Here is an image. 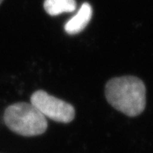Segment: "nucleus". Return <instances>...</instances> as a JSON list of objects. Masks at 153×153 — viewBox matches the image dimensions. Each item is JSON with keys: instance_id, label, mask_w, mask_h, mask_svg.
Masks as SVG:
<instances>
[{"instance_id": "nucleus-6", "label": "nucleus", "mask_w": 153, "mask_h": 153, "mask_svg": "<svg viewBox=\"0 0 153 153\" xmlns=\"http://www.w3.org/2000/svg\"><path fill=\"white\" fill-rule=\"evenodd\" d=\"M2 1H3V0H0V4H1V3H2Z\"/></svg>"}, {"instance_id": "nucleus-4", "label": "nucleus", "mask_w": 153, "mask_h": 153, "mask_svg": "<svg viewBox=\"0 0 153 153\" xmlns=\"http://www.w3.org/2000/svg\"><path fill=\"white\" fill-rule=\"evenodd\" d=\"M92 17V7L88 2H84L76 14L65 24L64 29L69 34L81 32Z\"/></svg>"}, {"instance_id": "nucleus-5", "label": "nucleus", "mask_w": 153, "mask_h": 153, "mask_svg": "<svg viewBox=\"0 0 153 153\" xmlns=\"http://www.w3.org/2000/svg\"><path fill=\"white\" fill-rule=\"evenodd\" d=\"M44 9L50 16H58L63 13L74 12L76 8V0H45Z\"/></svg>"}, {"instance_id": "nucleus-2", "label": "nucleus", "mask_w": 153, "mask_h": 153, "mask_svg": "<svg viewBox=\"0 0 153 153\" xmlns=\"http://www.w3.org/2000/svg\"><path fill=\"white\" fill-rule=\"evenodd\" d=\"M3 119L10 131L24 137L42 134L48 127L46 118L31 103L10 105L5 111Z\"/></svg>"}, {"instance_id": "nucleus-1", "label": "nucleus", "mask_w": 153, "mask_h": 153, "mask_svg": "<svg viewBox=\"0 0 153 153\" xmlns=\"http://www.w3.org/2000/svg\"><path fill=\"white\" fill-rule=\"evenodd\" d=\"M105 95L108 102L114 109L128 117H137L145 110L146 88L137 76L112 78L105 85Z\"/></svg>"}, {"instance_id": "nucleus-3", "label": "nucleus", "mask_w": 153, "mask_h": 153, "mask_svg": "<svg viewBox=\"0 0 153 153\" xmlns=\"http://www.w3.org/2000/svg\"><path fill=\"white\" fill-rule=\"evenodd\" d=\"M30 103L45 118L48 117L56 122L68 123L74 119L75 109L72 105L48 95L45 91L38 90L33 93Z\"/></svg>"}]
</instances>
